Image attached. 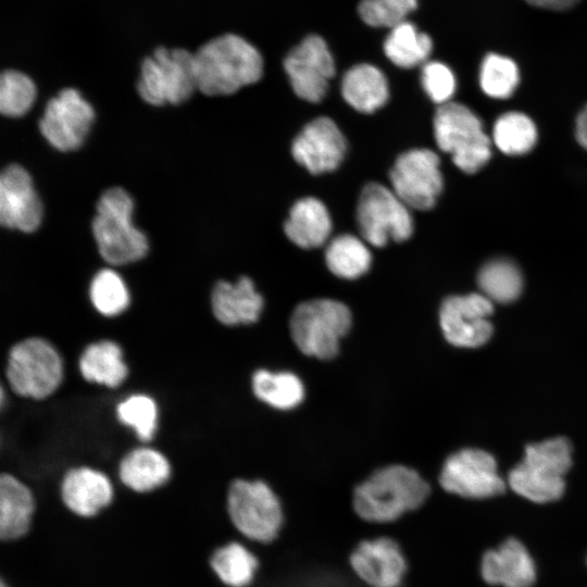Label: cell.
I'll list each match as a JSON object with an SVG mask.
<instances>
[{
	"mask_svg": "<svg viewBox=\"0 0 587 587\" xmlns=\"http://www.w3.org/2000/svg\"><path fill=\"white\" fill-rule=\"evenodd\" d=\"M197 89L205 96H227L258 82L263 73L260 52L235 34L215 37L193 53Z\"/></svg>",
	"mask_w": 587,
	"mask_h": 587,
	"instance_id": "6da1fadb",
	"label": "cell"
},
{
	"mask_svg": "<svg viewBox=\"0 0 587 587\" xmlns=\"http://www.w3.org/2000/svg\"><path fill=\"white\" fill-rule=\"evenodd\" d=\"M429 494L428 483L415 470L388 465L354 488L352 507L365 522L391 523L422 507Z\"/></svg>",
	"mask_w": 587,
	"mask_h": 587,
	"instance_id": "7a4b0ae2",
	"label": "cell"
},
{
	"mask_svg": "<svg viewBox=\"0 0 587 587\" xmlns=\"http://www.w3.org/2000/svg\"><path fill=\"white\" fill-rule=\"evenodd\" d=\"M134 201L122 187H111L99 198L91 228L101 258L111 265L142 259L148 252L146 235L132 223Z\"/></svg>",
	"mask_w": 587,
	"mask_h": 587,
	"instance_id": "3957f363",
	"label": "cell"
},
{
	"mask_svg": "<svg viewBox=\"0 0 587 587\" xmlns=\"http://www.w3.org/2000/svg\"><path fill=\"white\" fill-rule=\"evenodd\" d=\"M572 465V447L565 438L529 445L523 460L508 475L511 489L521 497L548 503L562 497L564 476Z\"/></svg>",
	"mask_w": 587,
	"mask_h": 587,
	"instance_id": "277c9868",
	"label": "cell"
},
{
	"mask_svg": "<svg viewBox=\"0 0 587 587\" xmlns=\"http://www.w3.org/2000/svg\"><path fill=\"white\" fill-rule=\"evenodd\" d=\"M5 377L18 396L42 400L63 379V361L55 347L42 337H28L14 344L7 359Z\"/></svg>",
	"mask_w": 587,
	"mask_h": 587,
	"instance_id": "5b68a950",
	"label": "cell"
},
{
	"mask_svg": "<svg viewBox=\"0 0 587 587\" xmlns=\"http://www.w3.org/2000/svg\"><path fill=\"white\" fill-rule=\"evenodd\" d=\"M349 308L334 299H313L296 307L290 321V334L298 349L322 360L338 353L339 341L350 329Z\"/></svg>",
	"mask_w": 587,
	"mask_h": 587,
	"instance_id": "8992f818",
	"label": "cell"
},
{
	"mask_svg": "<svg viewBox=\"0 0 587 587\" xmlns=\"http://www.w3.org/2000/svg\"><path fill=\"white\" fill-rule=\"evenodd\" d=\"M434 134L439 149L452 157L454 164L472 174L490 159V139L479 117L467 107L448 102L434 116Z\"/></svg>",
	"mask_w": 587,
	"mask_h": 587,
	"instance_id": "52a82bcc",
	"label": "cell"
},
{
	"mask_svg": "<svg viewBox=\"0 0 587 587\" xmlns=\"http://www.w3.org/2000/svg\"><path fill=\"white\" fill-rule=\"evenodd\" d=\"M197 89L193 53L184 48L158 47L140 66L137 91L151 105L179 104Z\"/></svg>",
	"mask_w": 587,
	"mask_h": 587,
	"instance_id": "ba28073f",
	"label": "cell"
},
{
	"mask_svg": "<svg viewBox=\"0 0 587 587\" xmlns=\"http://www.w3.org/2000/svg\"><path fill=\"white\" fill-rule=\"evenodd\" d=\"M226 509L233 526L257 542L268 544L276 539L284 523L279 499L259 479L233 480L227 490Z\"/></svg>",
	"mask_w": 587,
	"mask_h": 587,
	"instance_id": "9c48e42d",
	"label": "cell"
},
{
	"mask_svg": "<svg viewBox=\"0 0 587 587\" xmlns=\"http://www.w3.org/2000/svg\"><path fill=\"white\" fill-rule=\"evenodd\" d=\"M357 221L364 241L382 248L389 240H408L414 229L410 208L391 188L378 183H370L360 193Z\"/></svg>",
	"mask_w": 587,
	"mask_h": 587,
	"instance_id": "30bf717a",
	"label": "cell"
},
{
	"mask_svg": "<svg viewBox=\"0 0 587 587\" xmlns=\"http://www.w3.org/2000/svg\"><path fill=\"white\" fill-rule=\"evenodd\" d=\"M391 189L410 208L432 209L442 191L438 155L429 149H411L400 154L389 175Z\"/></svg>",
	"mask_w": 587,
	"mask_h": 587,
	"instance_id": "8fae6325",
	"label": "cell"
},
{
	"mask_svg": "<svg viewBox=\"0 0 587 587\" xmlns=\"http://www.w3.org/2000/svg\"><path fill=\"white\" fill-rule=\"evenodd\" d=\"M439 484L446 491L470 499L491 498L505 490L494 457L471 448L460 450L445 461Z\"/></svg>",
	"mask_w": 587,
	"mask_h": 587,
	"instance_id": "7c38bea8",
	"label": "cell"
},
{
	"mask_svg": "<svg viewBox=\"0 0 587 587\" xmlns=\"http://www.w3.org/2000/svg\"><path fill=\"white\" fill-rule=\"evenodd\" d=\"M95 120V111L74 88L60 90L47 104L38 127L45 139L59 151L79 148Z\"/></svg>",
	"mask_w": 587,
	"mask_h": 587,
	"instance_id": "4fadbf2b",
	"label": "cell"
},
{
	"mask_svg": "<svg viewBox=\"0 0 587 587\" xmlns=\"http://www.w3.org/2000/svg\"><path fill=\"white\" fill-rule=\"evenodd\" d=\"M294 92L302 100L320 102L335 75L334 58L319 35L307 36L284 60Z\"/></svg>",
	"mask_w": 587,
	"mask_h": 587,
	"instance_id": "5bb4252c",
	"label": "cell"
},
{
	"mask_svg": "<svg viewBox=\"0 0 587 587\" xmlns=\"http://www.w3.org/2000/svg\"><path fill=\"white\" fill-rule=\"evenodd\" d=\"M492 311V302L483 294L446 298L439 310V323L445 338L451 345L462 348L484 345L492 334V325L488 320Z\"/></svg>",
	"mask_w": 587,
	"mask_h": 587,
	"instance_id": "9a60e30c",
	"label": "cell"
},
{
	"mask_svg": "<svg viewBox=\"0 0 587 587\" xmlns=\"http://www.w3.org/2000/svg\"><path fill=\"white\" fill-rule=\"evenodd\" d=\"M347 141L337 124L327 116L309 122L296 136L291 154L311 174L335 171L342 162Z\"/></svg>",
	"mask_w": 587,
	"mask_h": 587,
	"instance_id": "2e32d148",
	"label": "cell"
},
{
	"mask_svg": "<svg viewBox=\"0 0 587 587\" xmlns=\"http://www.w3.org/2000/svg\"><path fill=\"white\" fill-rule=\"evenodd\" d=\"M349 564L370 587H399L408 570L399 544L385 536L360 541L350 553Z\"/></svg>",
	"mask_w": 587,
	"mask_h": 587,
	"instance_id": "e0dca14e",
	"label": "cell"
},
{
	"mask_svg": "<svg viewBox=\"0 0 587 587\" xmlns=\"http://www.w3.org/2000/svg\"><path fill=\"white\" fill-rule=\"evenodd\" d=\"M42 204L28 172L18 164L5 166L0 175V223L24 233L35 232L42 220Z\"/></svg>",
	"mask_w": 587,
	"mask_h": 587,
	"instance_id": "ac0fdd59",
	"label": "cell"
},
{
	"mask_svg": "<svg viewBox=\"0 0 587 587\" xmlns=\"http://www.w3.org/2000/svg\"><path fill=\"white\" fill-rule=\"evenodd\" d=\"M60 494L67 510L88 519L111 504L114 489L104 473L89 466H77L64 474Z\"/></svg>",
	"mask_w": 587,
	"mask_h": 587,
	"instance_id": "d6986e66",
	"label": "cell"
},
{
	"mask_svg": "<svg viewBox=\"0 0 587 587\" xmlns=\"http://www.w3.org/2000/svg\"><path fill=\"white\" fill-rule=\"evenodd\" d=\"M480 574L492 586L532 587L536 565L526 547L516 538H508L482 558Z\"/></svg>",
	"mask_w": 587,
	"mask_h": 587,
	"instance_id": "ffe728a7",
	"label": "cell"
},
{
	"mask_svg": "<svg viewBox=\"0 0 587 587\" xmlns=\"http://www.w3.org/2000/svg\"><path fill=\"white\" fill-rule=\"evenodd\" d=\"M262 308L263 298L255 290L252 279L247 276H240L236 283L220 280L212 288V313L224 325L254 323Z\"/></svg>",
	"mask_w": 587,
	"mask_h": 587,
	"instance_id": "44dd1931",
	"label": "cell"
},
{
	"mask_svg": "<svg viewBox=\"0 0 587 587\" xmlns=\"http://www.w3.org/2000/svg\"><path fill=\"white\" fill-rule=\"evenodd\" d=\"M36 504L30 488L11 473L0 476V537L14 541L30 529Z\"/></svg>",
	"mask_w": 587,
	"mask_h": 587,
	"instance_id": "7402d4cb",
	"label": "cell"
},
{
	"mask_svg": "<svg viewBox=\"0 0 587 587\" xmlns=\"http://www.w3.org/2000/svg\"><path fill=\"white\" fill-rule=\"evenodd\" d=\"M284 232L288 239L300 248H317L329 238L332 217L320 199L305 197L291 207Z\"/></svg>",
	"mask_w": 587,
	"mask_h": 587,
	"instance_id": "603a6c76",
	"label": "cell"
},
{
	"mask_svg": "<svg viewBox=\"0 0 587 587\" xmlns=\"http://www.w3.org/2000/svg\"><path fill=\"white\" fill-rule=\"evenodd\" d=\"M167 458L151 447H138L126 453L118 465L121 482L135 492H150L171 477Z\"/></svg>",
	"mask_w": 587,
	"mask_h": 587,
	"instance_id": "cb8c5ba5",
	"label": "cell"
},
{
	"mask_svg": "<svg viewBox=\"0 0 587 587\" xmlns=\"http://www.w3.org/2000/svg\"><path fill=\"white\" fill-rule=\"evenodd\" d=\"M341 95L355 111L370 114L388 101V82L384 73L375 65L357 64L345 73L341 80Z\"/></svg>",
	"mask_w": 587,
	"mask_h": 587,
	"instance_id": "d4e9b609",
	"label": "cell"
},
{
	"mask_svg": "<svg viewBox=\"0 0 587 587\" xmlns=\"http://www.w3.org/2000/svg\"><path fill=\"white\" fill-rule=\"evenodd\" d=\"M78 367L85 380L109 388L118 387L128 375L122 348L109 339L89 344L79 357Z\"/></svg>",
	"mask_w": 587,
	"mask_h": 587,
	"instance_id": "484cf974",
	"label": "cell"
},
{
	"mask_svg": "<svg viewBox=\"0 0 587 587\" xmlns=\"http://www.w3.org/2000/svg\"><path fill=\"white\" fill-rule=\"evenodd\" d=\"M209 562L216 577L228 587H248L259 567L258 558L238 541L216 548Z\"/></svg>",
	"mask_w": 587,
	"mask_h": 587,
	"instance_id": "4316f807",
	"label": "cell"
},
{
	"mask_svg": "<svg viewBox=\"0 0 587 587\" xmlns=\"http://www.w3.org/2000/svg\"><path fill=\"white\" fill-rule=\"evenodd\" d=\"M325 262L334 275L355 279L369 271L372 254L364 240L351 234H342L328 242Z\"/></svg>",
	"mask_w": 587,
	"mask_h": 587,
	"instance_id": "83f0119b",
	"label": "cell"
},
{
	"mask_svg": "<svg viewBox=\"0 0 587 587\" xmlns=\"http://www.w3.org/2000/svg\"><path fill=\"white\" fill-rule=\"evenodd\" d=\"M432 49L430 37L408 21L392 27L384 42V52L388 60L402 68H411L423 63Z\"/></svg>",
	"mask_w": 587,
	"mask_h": 587,
	"instance_id": "f1b7e54d",
	"label": "cell"
},
{
	"mask_svg": "<svg viewBox=\"0 0 587 587\" xmlns=\"http://www.w3.org/2000/svg\"><path fill=\"white\" fill-rule=\"evenodd\" d=\"M252 390L261 401L280 410L297 407L304 397L302 382L289 372L258 370L252 376Z\"/></svg>",
	"mask_w": 587,
	"mask_h": 587,
	"instance_id": "f546056e",
	"label": "cell"
},
{
	"mask_svg": "<svg viewBox=\"0 0 587 587\" xmlns=\"http://www.w3.org/2000/svg\"><path fill=\"white\" fill-rule=\"evenodd\" d=\"M478 286L491 302L514 301L521 294L523 279L520 270L509 260L498 259L485 264L478 274Z\"/></svg>",
	"mask_w": 587,
	"mask_h": 587,
	"instance_id": "4dcf8cb0",
	"label": "cell"
},
{
	"mask_svg": "<svg viewBox=\"0 0 587 587\" xmlns=\"http://www.w3.org/2000/svg\"><path fill=\"white\" fill-rule=\"evenodd\" d=\"M492 139L503 153L521 155L530 151L535 146L537 129L527 115L520 112H509L496 121Z\"/></svg>",
	"mask_w": 587,
	"mask_h": 587,
	"instance_id": "1f68e13d",
	"label": "cell"
},
{
	"mask_svg": "<svg viewBox=\"0 0 587 587\" xmlns=\"http://www.w3.org/2000/svg\"><path fill=\"white\" fill-rule=\"evenodd\" d=\"M89 299L101 315L114 317L130 303V295L123 278L111 268L98 271L89 285Z\"/></svg>",
	"mask_w": 587,
	"mask_h": 587,
	"instance_id": "d6a6232c",
	"label": "cell"
},
{
	"mask_svg": "<svg viewBox=\"0 0 587 587\" xmlns=\"http://www.w3.org/2000/svg\"><path fill=\"white\" fill-rule=\"evenodd\" d=\"M519 68L510 58L489 53L483 60L479 82L483 91L496 99L509 98L519 84Z\"/></svg>",
	"mask_w": 587,
	"mask_h": 587,
	"instance_id": "836d02e7",
	"label": "cell"
},
{
	"mask_svg": "<svg viewBox=\"0 0 587 587\" xmlns=\"http://www.w3.org/2000/svg\"><path fill=\"white\" fill-rule=\"evenodd\" d=\"M116 416L142 441H149L158 427V405L148 395L134 394L116 405Z\"/></svg>",
	"mask_w": 587,
	"mask_h": 587,
	"instance_id": "e575fe53",
	"label": "cell"
},
{
	"mask_svg": "<svg viewBox=\"0 0 587 587\" xmlns=\"http://www.w3.org/2000/svg\"><path fill=\"white\" fill-rule=\"evenodd\" d=\"M36 98L34 82L16 70H5L0 76V111L3 115L18 117L33 105Z\"/></svg>",
	"mask_w": 587,
	"mask_h": 587,
	"instance_id": "d590c367",
	"label": "cell"
},
{
	"mask_svg": "<svg viewBox=\"0 0 587 587\" xmlns=\"http://www.w3.org/2000/svg\"><path fill=\"white\" fill-rule=\"evenodd\" d=\"M416 8L417 0H362L358 12L369 26L392 28Z\"/></svg>",
	"mask_w": 587,
	"mask_h": 587,
	"instance_id": "8d00e7d4",
	"label": "cell"
},
{
	"mask_svg": "<svg viewBox=\"0 0 587 587\" xmlns=\"http://www.w3.org/2000/svg\"><path fill=\"white\" fill-rule=\"evenodd\" d=\"M421 82L427 96L439 105L450 102L457 85L453 72L437 61L423 65Z\"/></svg>",
	"mask_w": 587,
	"mask_h": 587,
	"instance_id": "74e56055",
	"label": "cell"
},
{
	"mask_svg": "<svg viewBox=\"0 0 587 587\" xmlns=\"http://www.w3.org/2000/svg\"><path fill=\"white\" fill-rule=\"evenodd\" d=\"M527 3L550 10H565L573 7L578 0H525Z\"/></svg>",
	"mask_w": 587,
	"mask_h": 587,
	"instance_id": "f35d334b",
	"label": "cell"
},
{
	"mask_svg": "<svg viewBox=\"0 0 587 587\" xmlns=\"http://www.w3.org/2000/svg\"><path fill=\"white\" fill-rule=\"evenodd\" d=\"M576 138L580 146L587 150V105L582 110L576 120Z\"/></svg>",
	"mask_w": 587,
	"mask_h": 587,
	"instance_id": "ab89813d",
	"label": "cell"
},
{
	"mask_svg": "<svg viewBox=\"0 0 587 587\" xmlns=\"http://www.w3.org/2000/svg\"><path fill=\"white\" fill-rule=\"evenodd\" d=\"M0 587H10L3 579H1Z\"/></svg>",
	"mask_w": 587,
	"mask_h": 587,
	"instance_id": "60d3db41",
	"label": "cell"
}]
</instances>
